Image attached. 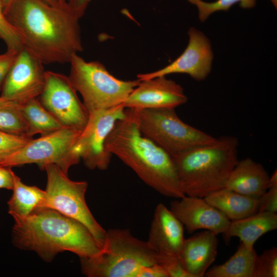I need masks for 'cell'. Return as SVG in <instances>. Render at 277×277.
<instances>
[{
  "label": "cell",
  "instance_id": "obj_11",
  "mask_svg": "<svg viewBox=\"0 0 277 277\" xmlns=\"http://www.w3.org/2000/svg\"><path fill=\"white\" fill-rule=\"evenodd\" d=\"M76 92L68 76L46 71L45 86L37 98L63 127L82 131L89 114Z\"/></svg>",
  "mask_w": 277,
  "mask_h": 277
},
{
  "label": "cell",
  "instance_id": "obj_27",
  "mask_svg": "<svg viewBox=\"0 0 277 277\" xmlns=\"http://www.w3.org/2000/svg\"><path fill=\"white\" fill-rule=\"evenodd\" d=\"M4 4L0 0V39L6 44L7 51L19 52L23 48L21 37L4 13Z\"/></svg>",
  "mask_w": 277,
  "mask_h": 277
},
{
  "label": "cell",
  "instance_id": "obj_16",
  "mask_svg": "<svg viewBox=\"0 0 277 277\" xmlns=\"http://www.w3.org/2000/svg\"><path fill=\"white\" fill-rule=\"evenodd\" d=\"M185 238L183 225L164 204L156 207L147 243L156 254L178 258Z\"/></svg>",
  "mask_w": 277,
  "mask_h": 277
},
{
  "label": "cell",
  "instance_id": "obj_21",
  "mask_svg": "<svg viewBox=\"0 0 277 277\" xmlns=\"http://www.w3.org/2000/svg\"><path fill=\"white\" fill-rule=\"evenodd\" d=\"M258 254L254 248L248 249L241 243L235 252L224 263L206 271L207 277H252Z\"/></svg>",
  "mask_w": 277,
  "mask_h": 277
},
{
  "label": "cell",
  "instance_id": "obj_7",
  "mask_svg": "<svg viewBox=\"0 0 277 277\" xmlns=\"http://www.w3.org/2000/svg\"><path fill=\"white\" fill-rule=\"evenodd\" d=\"M135 110L142 134L172 157L192 148L212 143L217 139L183 122L175 108Z\"/></svg>",
  "mask_w": 277,
  "mask_h": 277
},
{
  "label": "cell",
  "instance_id": "obj_9",
  "mask_svg": "<svg viewBox=\"0 0 277 277\" xmlns=\"http://www.w3.org/2000/svg\"><path fill=\"white\" fill-rule=\"evenodd\" d=\"M81 131L63 127L38 138H32L0 165L11 167L34 163L43 169L46 165L54 164L68 174L69 168L81 160L74 152L73 146Z\"/></svg>",
  "mask_w": 277,
  "mask_h": 277
},
{
  "label": "cell",
  "instance_id": "obj_1",
  "mask_svg": "<svg viewBox=\"0 0 277 277\" xmlns=\"http://www.w3.org/2000/svg\"><path fill=\"white\" fill-rule=\"evenodd\" d=\"M4 13L26 49L43 64L70 63L83 50L80 18L66 1L11 0Z\"/></svg>",
  "mask_w": 277,
  "mask_h": 277
},
{
  "label": "cell",
  "instance_id": "obj_20",
  "mask_svg": "<svg viewBox=\"0 0 277 277\" xmlns=\"http://www.w3.org/2000/svg\"><path fill=\"white\" fill-rule=\"evenodd\" d=\"M209 204L223 213L230 221L240 220L258 212L259 199L224 188L204 197Z\"/></svg>",
  "mask_w": 277,
  "mask_h": 277
},
{
  "label": "cell",
  "instance_id": "obj_19",
  "mask_svg": "<svg viewBox=\"0 0 277 277\" xmlns=\"http://www.w3.org/2000/svg\"><path fill=\"white\" fill-rule=\"evenodd\" d=\"M276 228V213L258 211L248 217L232 221L223 234L228 241L232 236L238 237L241 243L251 249L262 235Z\"/></svg>",
  "mask_w": 277,
  "mask_h": 277
},
{
  "label": "cell",
  "instance_id": "obj_12",
  "mask_svg": "<svg viewBox=\"0 0 277 277\" xmlns=\"http://www.w3.org/2000/svg\"><path fill=\"white\" fill-rule=\"evenodd\" d=\"M43 65L23 48L6 78L0 97L20 104L38 98L45 84Z\"/></svg>",
  "mask_w": 277,
  "mask_h": 277
},
{
  "label": "cell",
  "instance_id": "obj_32",
  "mask_svg": "<svg viewBox=\"0 0 277 277\" xmlns=\"http://www.w3.org/2000/svg\"><path fill=\"white\" fill-rule=\"evenodd\" d=\"M135 277H169L166 269L159 264L142 267L137 271Z\"/></svg>",
  "mask_w": 277,
  "mask_h": 277
},
{
  "label": "cell",
  "instance_id": "obj_30",
  "mask_svg": "<svg viewBox=\"0 0 277 277\" xmlns=\"http://www.w3.org/2000/svg\"><path fill=\"white\" fill-rule=\"evenodd\" d=\"M258 211L277 212V186L269 188L259 199Z\"/></svg>",
  "mask_w": 277,
  "mask_h": 277
},
{
  "label": "cell",
  "instance_id": "obj_5",
  "mask_svg": "<svg viewBox=\"0 0 277 277\" xmlns=\"http://www.w3.org/2000/svg\"><path fill=\"white\" fill-rule=\"evenodd\" d=\"M82 273L88 277H135L142 267L159 264V255L147 241L134 236L129 229H110L101 252L80 258Z\"/></svg>",
  "mask_w": 277,
  "mask_h": 277
},
{
  "label": "cell",
  "instance_id": "obj_37",
  "mask_svg": "<svg viewBox=\"0 0 277 277\" xmlns=\"http://www.w3.org/2000/svg\"><path fill=\"white\" fill-rule=\"evenodd\" d=\"M4 7L8 5L11 0H2Z\"/></svg>",
  "mask_w": 277,
  "mask_h": 277
},
{
  "label": "cell",
  "instance_id": "obj_8",
  "mask_svg": "<svg viewBox=\"0 0 277 277\" xmlns=\"http://www.w3.org/2000/svg\"><path fill=\"white\" fill-rule=\"evenodd\" d=\"M43 169L47 174V185L39 208L55 210L81 223L89 230L102 249L107 231L95 220L86 204L87 182L69 179L68 174L54 164L46 165Z\"/></svg>",
  "mask_w": 277,
  "mask_h": 277
},
{
  "label": "cell",
  "instance_id": "obj_18",
  "mask_svg": "<svg viewBox=\"0 0 277 277\" xmlns=\"http://www.w3.org/2000/svg\"><path fill=\"white\" fill-rule=\"evenodd\" d=\"M269 177L263 165L247 157L238 161L225 188L259 199L268 189Z\"/></svg>",
  "mask_w": 277,
  "mask_h": 277
},
{
  "label": "cell",
  "instance_id": "obj_2",
  "mask_svg": "<svg viewBox=\"0 0 277 277\" xmlns=\"http://www.w3.org/2000/svg\"><path fill=\"white\" fill-rule=\"evenodd\" d=\"M105 148L159 193L176 199L185 196L173 157L142 134L134 109L126 108L125 116L115 123Z\"/></svg>",
  "mask_w": 277,
  "mask_h": 277
},
{
  "label": "cell",
  "instance_id": "obj_39",
  "mask_svg": "<svg viewBox=\"0 0 277 277\" xmlns=\"http://www.w3.org/2000/svg\"><path fill=\"white\" fill-rule=\"evenodd\" d=\"M57 1H66V0H57Z\"/></svg>",
  "mask_w": 277,
  "mask_h": 277
},
{
  "label": "cell",
  "instance_id": "obj_14",
  "mask_svg": "<svg viewBox=\"0 0 277 277\" xmlns=\"http://www.w3.org/2000/svg\"><path fill=\"white\" fill-rule=\"evenodd\" d=\"M183 88L166 76L140 81L124 103L126 108H175L185 104Z\"/></svg>",
  "mask_w": 277,
  "mask_h": 277
},
{
  "label": "cell",
  "instance_id": "obj_24",
  "mask_svg": "<svg viewBox=\"0 0 277 277\" xmlns=\"http://www.w3.org/2000/svg\"><path fill=\"white\" fill-rule=\"evenodd\" d=\"M21 105L0 97V131L13 135L30 137L28 126L22 113Z\"/></svg>",
  "mask_w": 277,
  "mask_h": 277
},
{
  "label": "cell",
  "instance_id": "obj_36",
  "mask_svg": "<svg viewBox=\"0 0 277 277\" xmlns=\"http://www.w3.org/2000/svg\"><path fill=\"white\" fill-rule=\"evenodd\" d=\"M44 1L51 5H55L58 2L57 0H44Z\"/></svg>",
  "mask_w": 277,
  "mask_h": 277
},
{
  "label": "cell",
  "instance_id": "obj_15",
  "mask_svg": "<svg viewBox=\"0 0 277 277\" xmlns=\"http://www.w3.org/2000/svg\"><path fill=\"white\" fill-rule=\"evenodd\" d=\"M179 199L171 203L170 210L188 232L203 229L217 235L228 229L231 221L204 198L185 195Z\"/></svg>",
  "mask_w": 277,
  "mask_h": 277
},
{
  "label": "cell",
  "instance_id": "obj_34",
  "mask_svg": "<svg viewBox=\"0 0 277 277\" xmlns=\"http://www.w3.org/2000/svg\"><path fill=\"white\" fill-rule=\"evenodd\" d=\"M77 16L81 18L85 14L90 0H66Z\"/></svg>",
  "mask_w": 277,
  "mask_h": 277
},
{
  "label": "cell",
  "instance_id": "obj_23",
  "mask_svg": "<svg viewBox=\"0 0 277 277\" xmlns=\"http://www.w3.org/2000/svg\"><path fill=\"white\" fill-rule=\"evenodd\" d=\"M21 110L29 128V136L42 135L56 131L63 126L40 103L37 98L31 99L21 105Z\"/></svg>",
  "mask_w": 277,
  "mask_h": 277
},
{
  "label": "cell",
  "instance_id": "obj_4",
  "mask_svg": "<svg viewBox=\"0 0 277 277\" xmlns=\"http://www.w3.org/2000/svg\"><path fill=\"white\" fill-rule=\"evenodd\" d=\"M238 146L236 137L223 136L173 157L185 195L204 198L225 188L239 161Z\"/></svg>",
  "mask_w": 277,
  "mask_h": 277
},
{
  "label": "cell",
  "instance_id": "obj_6",
  "mask_svg": "<svg viewBox=\"0 0 277 277\" xmlns=\"http://www.w3.org/2000/svg\"><path fill=\"white\" fill-rule=\"evenodd\" d=\"M69 79L83 98L89 113L124 104L140 81L116 78L98 61L87 62L75 54L70 63Z\"/></svg>",
  "mask_w": 277,
  "mask_h": 277
},
{
  "label": "cell",
  "instance_id": "obj_29",
  "mask_svg": "<svg viewBox=\"0 0 277 277\" xmlns=\"http://www.w3.org/2000/svg\"><path fill=\"white\" fill-rule=\"evenodd\" d=\"M159 255V264L167 271L169 277H192L182 267L178 258Z\"/></svg>",
  "mask_w": 277,
  "mask_h": 277
},
{
  "label": "cell",
  "instance_id": "obj_28",
  "mask_svg": "<svg viewBox=\"0 0 277 277\" xmlns=\"http://www.w3.org/2000/svg\"><path fill=\"white\" fill-rule=\"evenodd\" d=\"M32 139L0 131V164Z\"/></svg>",
  "mask_w": 277,
  "mask_h": 277
},
{
  "label": "cell",
  "instance_id": "obj_10",
  "mask_svg": "<svg viewBox=\"0 0 277 277\" xmlns=\"http://www.w3.org/2000/svg\"><path fill=\"white\" fill-rule=\"evenodd\" d=\"M124 104L89 113L87 123L81 131L73 150L88 169L108 168L112 154L105 148L106 140L115 123L125 115Z\"/></svg>",
  "mask_w": 277,
  "mask_h": 277
},
{
  "label": "cell",
  "instance_id": "obj_13",
  "mask_svg": "<svg viewBox=\"0 0 277 277\" xmlns=\"http://www.w3.org/2000/svg\"><path fill=\"white\" fill-rule=\"evenodd\" d=\"M188 44L175 60L167 66L154 72L141 73L137 76L140 81L173 73H185L196 81H202L209 74L213 53L209 39L194 28L188 31Z\"/></svg>",
  "mask_w": 277,
  "mask_h": 277
},
{
  "label": "cell",
  "instance_id": "obj_31",
  "mask_svg": "<svg viewBox=\"0 0 277 277\" xmlns=\"http://www.w3.org/2000/svg\"><path fill=\"white\" fill-rule=\"evenodd\" d=\"M18 53L7 50L5 53L0 54V91Z\"/></svg>",
  "mask_w": 277,
  "mask_h": 277
},
{
  "label": "cell",
  "instance_id": "obj_17",
  "mask_svg": "<svg viewBox=\"0 0 277 277\" xmlns=\"http://www.w3.org/2000/svg\"><path fill=\"white\" fill-rule=\"evenodd\" d=\"M216 235L205 230L184 240L178 259L192 277L204 276L215 261L218 248Z\"/></svg>",
  "mask_w": 277,
  "mask_h": 277
},
{
  "label": "cell",
  "instance_id": "obj_26",
  "mask_svg": "<svg viewBox=\"0 0 277 277\" xmlns=\"http://www.w3.org/2000/svg\"><path fill=\"white\" fill-rule=\"evenodd\" d=\"M277 276V248L265 250L255 260L252 277Z\"/></svg>",
  "mask_w": 277,
  "mask_h": 277
},
{
  "label": "cell",
  "instance_id": "obj_33",
  "mask_svg": "<svg viewBox=\"0 0 277 277\" xmlns=\"http://www.w3.org/2000/svg\"><path fill=\"white\" fill-rule=\"evenodd\" d=\"M13 173L11 167L0 165V189L12 190L14 185Z\"/></svg>",
  "mask_w": 277,
  "mask_h": 277
},
{
  "label": "cell",
  "instance_id": "obj_3",
  "mask_svg": "<svg viewBox=\"0 0 277 277\" xmlns=\"http://www.w3.org/2000/svg\"><path fill=\"white\" fill-rule=\"evenodd\" d=\"M12 240L15 246L35 252L46 262L60 252L70 251L80 258L98 254L102 248L83 224L59 212L38 208L25 217L12 216Z\"/></svg>",
  "mask_w": 277,
  "mask_h": 277
},
{
  "label": "cell",
  "instance_id": "obj_22",
  "mask_svg": "<svg viewBox=\"0 0 277 277\" xmlns=\"http://www.w3.org/2000/svg\"><path fill=\"white\" fill-rule=\"evenodd\" d=\"M13 194L8 202L9 213L12 216L25 217L40 207L45 191L35 186H28L13 173Z\"/></svg>",
  "mask_w": 277,
  "mask_h": 277
},
{
  "label": "cell",
  "instance_id": "obj_25",
  "mask_svg": "<svg viewBox=\"0 0 277 277\" xmlns=\"http://www.w3.org/2000/svg\"><path fill=\"white\" fill-rule=\"evenodd\" d=\"M195 5L199 11V18L204 22L213 13L219 11H228L233 5L239 3L240 6L244 9L255 6L257 0H217L211 3L202 0H188Z\"/></svg>",
  "mask_w": 277,
  "mask_h": 277
},
{
  "label": "cell",
  "instance_id": "obj_35",
  "mask_svg": "<svg viewBox=\"0 0 277 277\" xmlns=\"http://www.w3.org/2000/svg\"><path fill=\"white\" fill-rule=\"evenodd\" d=\"M272 186H277V172L276 169L273 172L269 177L268 188Z\"/></svg>",
  "mask_w": 277,
  "mask_h": 277
},
{
  "label": "cell",
  "instance_id": "obj_38",
  "mask_svg": "<svg viewBox=\"0 0 277 277\" xmlns=\"http://www.w3.org/2000/svg\"><path fill=\"white\" fill-rule=\"evenodd\" d=\"M274 6L276 8L277 7V0H270Z\"/></svg>",
  "mask_w": 277,
  "mask_h": 277
}]
</instances>
